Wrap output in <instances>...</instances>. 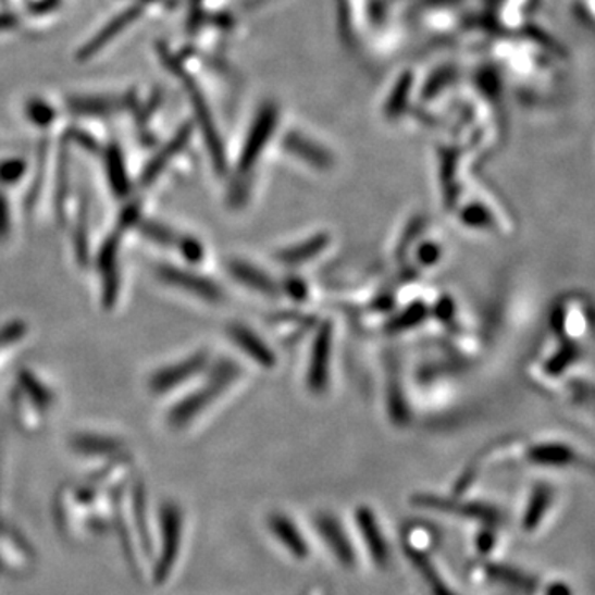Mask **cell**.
Listing matches in <instances>:
<instances>
[{
    "instance_id": "5",
    "label": "cell",
    "mask_w": 595,
    "mask_h": 595,
    "mask_svg": "<svg viewBox=\"0 0 595 595\" xmlns=\"http://www.w3.org/2000/svg\"><path fill=\"white\" fill-rule=\"evenodd\" d=\"M330 244L327 235H314L310 240L301 241L295 247L285 248L276 255V260L285 263V265H300V263L310 262L311 259L318 257L324 248Z\"/></svg>"
},
{
    "instance_id": "3",
    "label": "cell",
    "mask_w": 595,
    "mask_h": 595,
    "mask_svg": "<svg viewBox=\"0 0 595 595\" xmlns=\"http://www.w3.org/2000/svg\"><path fill=\"white\" fill-rule=\"evenodd\" d=\"M228 333H231V337L234 339L235 345H237L241 351L247 352L255 362H259L260 365H265V368L275 365L276 359L272 349H270L253 331L241 326V324H235V326L231 327Z\"/></svg>"
},
{
    "instance_id": "7",
    "label": "cell",
    "mask_w": 595,
    "mask_h": 595,
    "mask_svg": "<svg viewBox=\"0 0 595 595\" xmlns=\"http://www.w3.org/2000/svg\"><path fill=\"white\" fill-rule=\"evenodd\" d=\"M203 365H206V355L194 356L189 361L181 362L176 368L168 369V371L156 375L152 386L158 391L171 389V387L177 386L179 382H183L184 379H189L190 375L196 374Z\"/></svg>"
},
{
    "instance_id": "14",
    "label": "cell",
    "mask_w": 595,
    "mask_h": 595,
    "mask_svg": "<svg viewBox=\"0 0 595 595\" xmlns=\"http://www.w3.org/2000/svg\"><path fill=\"white\" fill-rule=\"evenodd\" d=\"M441 259V248L434 244H425L423 247H420L419 250V260L423 265H432V263L437 262Z\"/></svg>"
},
{
    "instance_id": "1",
    "label": "cell",
    "mask_w": 595,
    "mask_h": 595,
    "mask_svg": "<svg viewBox=\"0 0 595 595\" xmlns=\"http://www.w3.org/2000/svg\"><path fill=\"white\" fill-rule=\"evenodd\" d=\"M240 374V369L231 361L221 362L215 369L214 374L210 377L209 384L206 389L199 391L194 394L189 399L184 400L176 412H174V422L183 423L186 420L193 419L197 412L203 409L207 404L212 402L225 387L235 381V377Z\"/></svg>"
},
{
    "instance_id": "4",
    "label": "cell",
    "mask_w": 595,
    "mask_h": 595,
    "mask_svg": "<svg viewBox=\"0 0 595 595\" xmlns=\"http://www.w3.org/2000/svg\"><path fill=\"white\" fill-rule=\"evenodd\" d=\"M162 275H164V278L168 280V282L196 293V295L203 298V300L218 301L222 298L221 288H219L215 283L202 278V276L193 275V273L181 272V270L174 269L162 270Z\"/></svg>"
},
{
    "instance_id": "12",
    "label": "cell",
    "mask_w": 595,
    "mask_h": 595,
    "mask_svg": "<svg viewBox=\"0 0 595 595\" xmlns=\"http://www.w3.org/2000/svg\"><path fill=\"white\" fill-rule=\"evenodd\" d=\"M461 221L470 227H489L492 215L483 207L470 206L461 212Z\"/></svg>"
},
{
    "instance_id": "9",
    "label": "cell",
    "mask_w": 595,
    "mask_h": 595,
    "mask_svg": "<svg viewBox=\"0 0 595 595\" xmlns=\"http://www.w3.org/2000/svg\"><path fill=\"white\" fill-rule=\"evenodd\" d=\"M272 528L273 531H275L276 536L282 537V540L285 541L286 546H288L289 549L295 550L296 555L300 556V558H303V555H307V547H303V543H301L300 536L296 533L295 526L289 524L285 518H275V520L272 521Z\"/></svg>"
},
{
    "instance_id": "15",
    "label": "cell",
    "mask_w": 595,
    "mask_h": 595,
    "mask_svg": "<svg viewBox=\"0 0 595 595\" xmlns=\"http://www.w3.org/2000/svg\"><path fill=\"white\" fill-rule=\"evenodd\" d=\"M286 292H288V295H292L293 298H296V300H303V298H307V286H305V283L300 282V280H289V282L286 283Z\"/></svg>"
},
{
    "instance_id": "13",
    "label": "cell",
    "mask_w": 595,
    "mask_h": 595,
    "mask_svg": "<svg viewBox=\"0 0 595 595\" xmlns=\"http://www.w3.org/2000/svg\"><path fill=\"white\" fill-rule=\"evenodd\" d=\"M321 526H323V531H324V534H326L327 540L334 541V536H336L337 530H339V528H337L336 524H334V521L321 520ZM337 544H339V546H337L339 547V550H337V555H339V558L349 559V556H351V553H349L348 547H346L345 544L343 543H337Z\"/></svg>"
},
{
    "instance_id": "6",
    "label": "cell",
    "mask_w": 595,
    "mask_h": 595,
    "mask_svg": "<svg viewBox=\"0 0 595 595\" xmlns=\"http://www.w3.org/2000/svg\"><path fill=\"white\" fill-rule=\"evenodd\" d=\"M228 269H231L234 278L244 283L248 288L262 293V295H276L275 283H273V280L270 278L266 273H263L262 270L255 269V266L248 265V263L245 262H237V260L232 262Z\"/></svg>"
},
{
    "instance_id": "11",
    "label": "cell",
    "mask_w": 595,
    "mask_h": 595,
    "mask_svg": "<svg viewBox=\"0 0 595 595\" xmlns=\"http://www.w3.org/2000/svg\"><path fill=\"white\" fill-rule=\"evenodd\" d=\"M547 505H549V493L546 489H537L536 495L533 496V505L528 508L526 513V526H536L537 521L543 517L546 511Z\"/></svg>"
},
{
    "instance_id": "16",
    "label": "cell",
    "mask_w": 595,
    "mask_h": 595,
    "mask_svg": "<svg viewBox=\"0 0 595 595\" xmlns=\"http://www.w3.org/2000/svg\"><path fill=\"white\" fill-rule=\"evenodd\" d=\"M547 595H571V591L565 585L558 584L555 587L550 588L549 594Z\"/></svg>"
},
{
    "instance_id": "8",
    "label": "cell",
    "mask_w": 595,
    "mask_h": 595,
    "mask_svg": "<svg viewBox=\"0 0 595 595\" xmlns=\"http://www.w3.org/2000/svg\"><path fill=\"white\" fill-rule=\"evenodd\" d=\"M429 317V308L423 303H416L412 307L404 310L396 320L391 321L387 330L397 333V331L409 330V327L417 326V324L422 323L425 318Z\"/></svg>"
},
{
    "instance_id": "2",
    "label": "cell",
    "mask_w": 595,
    "mask_h": 595,
    "mask_svg": "<svg viewBox=\"0 0 595 595\" xmlns=\"http://www.w3.org/2000/svg\"><path fill=\"white\" fill-rule=\"evenodd\" d=\"M331 343H333V326L331 323L321 324L314 337L313 352H311L310 374L308 384L314 393H323L330 377Z\"/></svg>"
},
{
    "instance_id": "10",
    "label": "cell",
    "mask_w": 595,
    "mask_h": 595,
    "mask_svg": "<svg viewBox=\"0 0 595 595\" xmlns=\"http://www.w3.org/2000/svg\"><path fill=\"white\" fill-rule=\"evenodd\" d=\"M359 521H361L362 528H364L365 537H368L369 546H372V550H374L375 559L377 561H386L387 550L384 544L379 543V531L372 515H369L368 511H362L359 515Z\"/></svg>"
}]
</instances>
